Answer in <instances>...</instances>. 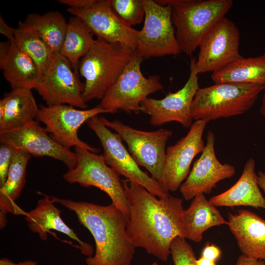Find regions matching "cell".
<instances>
[{
	"instance_id": "cell-1",
	"label": "cell",
	"mask_w": 265,
	"mask_h": 265,
	"mask_svg": "<svg viewBox=\"0 0 265 265\" xmlns=\"http://www.w3.org/2000/svg\"><path fill=\"white\" fill-rule=\"evenodd\" d=\"M122 181L129 209L127 231L132 243L166 261L173 240L184 238L183 199L170 195L158 198L136 182Z\"/></svg>"
},
{
	"instance_id": "cell-2",
	"label": "cell",
	"mask_w": 265,
	"mask_h": 265,
	"mask_svg": "<svg viewBox=\"0 0 265 265\" xmlns=\"http://www.w3.org/2000/svg\"><path fill=\"white\" fill-rule=\"evenodd\" d=\"M73 212L91 234L95 243L93 255L87 257L86 265H130L135 248L127 231V221L113 204L100 205L84 201L51 196Z\"/></svg>"
},
{
	"instance_id": "cell-3",
	"label": "cell",
	"mask_w": 265,
	"mask_h": 265,
	"mask_svg": "<svg viewBox=\"0 0 265 265\" xmlns=\"http://www.w3.org/2000/svg\"><path fill=\"white\" fill-rule=\"evenodd\" d=\"M171 8V18L181 52L191 55L233 6L232 0H159Z\"/></svg>"
},
{
	"instance_id": "cell-4",
	"label": "cell",
	"mask_w": 265,
	"mask_h": 265,
	"mask_svg": "<svg viewBox=\"0 0 265 265\" xmlns=\"http://www.w3.org/2000/svg\"><path fill=\"white\" fill-rule=\"evenodd\" d=\"M135 52L120 43L95 39L79 66V72L85 80L83 96L86 103L103 98Z\"/></svg>"
},
{
	"instance_id": "cell-5",
	"label": "cell",
	"mask_w": 265,
	"mask_h": 265,
	"mask_svg": "<svg viewBox=\"0 0 265 265\" xmlns=\"http://www.w3.org/2000/svg\"><path fill=\"white\" fill-rule=\"evenodd\" d=\"M265 85L218 83L196 91L191 105L193 120L207 123L239 115L254 105Z\"/></svg>"
},
{
	"instance_id": "cell-6",
	"label": "cell",
	"mask_w": 265,
	"mask_h": 265,
	"mask_svg": "<svg viewBox=\"0 0 265 265\" xmlns=\"http://www.w3.org/2000/svg\"><path fill=\"white\" fill-rule=\"evenodd\" d=\"M100 118L106 127L114 130L125 142L137 164L146 168L168 192L164 179L165 146L172 132L162 128L154 131H141L117 120L110 121L103 116Z\"/></svg>"
},
{
	"instance_id": "cell-7",
	"label": "cell",
	"mask_w": 265,
	"mask_h": 265,
	"mask_svg": "<svg viewBox=\"0 0 265 265\" xmlns=\"http://www.w3.org/2000/svg\"><path fill=\"white\" fill-rule=\"evenodd\" d=\"M143 58L135 52L123 72L99 105L107 113L119 110L138 114L141 103L148 96L163 88L158 75L146 78L140 65Z\"/></svg>"
},
{
	"instance_id": "cell-8",
	"label": "cell",
	"mask_w": 265,
	"mask_h": 265,
	"mask_svg": "<svg viewBox=\"0 0 265 265\" xmlns=\"http://www.w3.org/2000/svg\"><path fill=\"white\" fill-rule=\"evenodd\" d=\"M75 152L77 165L63 175L64 179L70 184L94 186L106 193L111 203L123 212L128 222L129 209L120 175L107 164L103 155L80 147H76Z\"/></svg>"
},
{
	"instance_id": "cell-9",
	"label": "cell",
	"mask_w": 265,
	"mask_h": 265,
	"mask_svg": "<svg viewBox=\"0 0 265 265\" xmlns=\"http://www.w3.org/2000/svg\"><path fill=\"white\" fill-rule=\"evenodd\" d=\"M144 26L138 30L135 52L143 59L177 55L181 51L171 18V8L156 0H144Z\"/></svg>"
},
{
	"instance_id": "cell-10",
	"label": "cell",
	"mask_w": 265,
	"mask_h": 265,
	"mask_svg": "<svg viewBox=\"0 0 265 265\" xmlns=\"http://www.w3.org/2000/svg\"><path fill=\"white\" fill-rule=\"evenodd\" d=\"M86 123L101 143L106 163L119 175L140 185L158 198L169 195L156 180L140 168L124 145L120 135L106 127L99 115L92 117Z\"/></svg>"
},
{
	"instance_id": "cell-11",
	"label": "cell",
	"mask_w": 265,
	"mask_h": 265,
	"mask_svg": "<svg viewBox=\"0 0 265 265\" xmlns=\"http://www.w3.org/2000/svg\"><path fill=\"white\" fill-rule=\"evenodd\" d=\"M35 90L48 106L68 105L80 109L87 107L83 96L84 84L69 61L59 53H54Z\"/></svg>"
},
{
	"instance_id": "cell-12",
	"label": "cell",
	"mask_w": 265,
	"mask_h": 265,
	"mask_svg": "<svg viewBox=\"0 0 265 265\" xmlns=\"http://www.w3.org/2000/svg\"><path fill=\"white\" fill-rule=\"evenodd\" d=\"M105 113L107 112L99 105L90 109H78L68 105L46 106L40 107L36 120L45 125L51 136L62 146L80 147L96 153L99 149L80 140L78 131L89 119Z\"/></svg>"
},
{
	"instance_id": "cell-13",
	"label": "cell",
	"mask_w": 265,
	"mask_h": 265,
	"mask_svg": "<svg viewBox=\"0 0 265 265\" xmlns=\"http://www.w3.org/2000/svg\"><path fill=\"white\" fill-rule=\"evenodd\" d=\"M196 58H191L190 74L184 86L175 92H169L162 99L147 98L141 103V111L150 116V122L159 126L177 122L189 128L192 124L191 105L199 87L198 74L195 69Z\"/></svg>"
},
{
	"instance_id": "cell-14",
	"label": "cell",
	"mask_w": 265,
	"mask_h": 265,
	"mask_svg": "<svg viewBox=\"0 0 265 265\" xmlns=\"http://www.w3.org/2000/svg\"><path fill=\"white\" fill-rule=\"evenodd\" d=\"M239 40V31L235 23L226 17L223 18L199 46L195 62L197 74L212 73L241 57Z\"/></svg>"
},
{
	"instance_id": "cell-15",
	"label": "cell",
	"mask_w": 265,
	"mask_h": 265,
	"mask_svg": "<svg viewBox=\"0 0 265 265\" xmlns=\"http://www.w3.org/2000/svg\"><path fill=\"white\" fill-rule=\"evenodd\" d=\"M39 121L33 120L15 129L0 132V142L35 157H48L62 161L68 170L75 167L77 157L75 152L67 149L48 134Z\"/></svg>"
},
{
	"instance_id": "cell-16",
	"label": "cell",
	"mask_w": 265,
	"mask_h": 265,
	"mask_svg": "<svg viewBox=\"0 0 265 265\" xmlns=\"http://www.w3.org/2000/svg\"><path fill=\"white\" fill-rule=\"evenodd\" d=\"M67 11L81 19L97 38L123 44L135 51L138 30L122 20L111 7L109 0H94L85 7H68Z\"/></svg>"
},
{
	"instance_id": "cell-17",
	"label": "cell",
	"mask_w": 265,
	"mask_h": 265,
	"mask_svg": "<svg viewBox=\"0 0 265 265\" xmlns=\"http://www.w3.org/2000/svg\"><path fill=\"white\" fill-rule=\"evenodd\" d=\"M215 140L214 133L209 131L204 150L179 188L186 201L200 194L210 193L219 182L232 177L236 173L233 165L218 160L215 152Z\"/></svg>"
},
{
	"instance_id": "cell-18",
	"label": "cell",
	"mask_w": 265,
	"mask_h": 265,
	"mask_svg": "<svg viewBox=\"0 0 265 265\" xmlns=\"http://www.w3.org/2000/svg\"><path fill=\"white\" fill-rule=\"evenodd\" d=\"M207 123L195 120L185 136L166 149L164 179L168 191L180 188L190 172L193 159L204 150L203 135Z\"/></svg>"
},
{
	"instance_id": "cell-19",
	"label": "cell",
	"mask_w": 265,
	"mask_h": 265,
	"mask_svg": "<svg viewBox=\"0 0 265 265\" xmlns=\"http://www.w3.org/2000/svg\"><path fill=\"white\" fill-rule=\"evenodd\" d=\"M0 68L12 89H35L42 76L35 62L13 39L0 43Z\"/></svg>"
},
{
	"instance_id": "cell-20",
	"label": "cell",
	"mask_w": 265,
	"mask_h": 265,
	"mask_svg": "<svg viewBox=\"0 0 265 265\" xmlns=\"http://www.w3.org/2000/svg\"><path fill=\"white\" fill-rule=\"evenodd\" d=\"M243 255L265 260V220L255 213L240 209L229 213L227 224Z\"/></svg>"
},
{
	"instance_id": "cell-21",
	"label": "cell",
	"mask_w": 265,
	"mask_h": 265,
	"mask_svg": "<svg viewBox=\"0 0 265 265\" xmlns=\"http://www.w3.org/2000/svg\"><path fill=\"white\" fill-rule=\"evenodd\" d=\"M40 199L36 207L28 212H26L25 220L28 227L33 233L38 234L41 239H47V233L53 230L61 233L79 244V249L84 255L91 256L93 253L92 246L88 243L81 240L61 217V211L54 205L55 202L51 196L44 195Z\"/></svg>"
},
{
	"instance_id": "cell-22",
	"label": "cell",
	"mask_w": 265,
	"mask_h": 265,
	"mask_svg": "<svg viewBox=\"0 0 265 265\" xmlns=\"http://www.w3.org/2000/svg\"><path fill=\"white\" fill-rule=\"evenodd\" d=\"M255 166V159L250 158L237 182L225 191L211 197L210 202L216 207L243 206L265 210V198L258 184Z\"/></svg>"
},
{
	"instance_id": "cell-23",
	"label": "cell",
	"mask_w": 265,
	"mask_h": 265,
	"mask_svg": "<svg viewBox=\"0 0 265 265\" xmlns=\"http://www.w3.org/2000/svg\"><path fill=\"white\" fill-rule=\"evenodd\" d=\"M39 109L31 89H12L0 100V132L17 129L36 120Z\"/></svg>"
},
{
	"instance_id": "cell-24",
	"label": "cell",
	"mask_w": 265,
	"mask_h": 265,
	"mask_svg": "<svg viewBox=\"0 0 265 265\" xmlns=\"http://www.w3.org/2000/svg\"><path fill=\"white\" fill-rule=\"evenodd\" d=\"M31 155L17 150L15 154L4 185L0 187V227L3 229L7 223V214H25L16 205L26 183V170Z\"/></svg>"
},
{
	"instance_id": "cell-25",
	"label": "cell",
	"mask_w": 265,
	"mask_h": 265,
	"mask_svg": "<svg viewBox=\"0 0 265 265\" xmlns=\"http://www.w3.org/2000/svg\"><path fill=\"white\" fill-rule=\"evenodd\" d=\"M183 222L184 238L195 242H200L203 233L209 229L227 224V221L204 194L192 199L189 207L184 210Z\"/></svg>"
},
{
	"instance_id": "cell-26",
	"label": "cell",
	"mask_w": 265,
	"mask_h": 265,
	"mask_svg": "<svg viewBox=\"0 0 265 265\" xmlns=\"http://www.w3.org/2000/svg\"><path fill=\"white\" fill-rule=\"evenodd\" d=\"M214 83H233L265 86V53L262 55L241 56L211 75Z\"/></svg>"
},
{
	"instance_id": "cell-27",
	"label": "cell",
	"mask_w": 265,
	"mask_h": 265,
	"mask_svg": "<svg viewBox=\"0 0 265 265\" xmlns=\"http://www.w3.org/2000/svg\"><path fill=\"white\" fill-rule=\"evenodd\" d=\"M23 23L42 39L54 53L59 52L68 23L61 13L52 11L43 14H30Z\"/></svg>"
},
{
	"instance_id": "cell-28",
	"label": "cell",
	"mask_w": 265,
	"mask_h": 265,
	"mask_svg": "<svg viewBox=\"0 0 265 265\" xmlns=\"http://www.w3.org/2000/svg\"><path fill=\"white\" fill-rule=\"evenodd\" d=\"M93 35L79 18L74 16L70 18L59 53L69 61L78 75L80 61L91 48L95 40Z\"/></svg>"
},
{
	"instance_id": "cell-29",
	"label": "cell",
	"mask_w": 265,
	"mask_h": 265,
	"mask_svg": "<svg viewBox=\"0 0 265 265\" xmlns=\"http://www.w3.org/2000/svg\"><path fill=\"white\" fill-rule=\"evenodd\" d=\"M13 40L33 60L42 74L47 70L55 53L22 21H20L18 27L15 28Z\"/></svg>"
},
{
	"instance_id": "cell-30",
	"label": "cell",
	"mask_w": 265,
	"mask_h": 265,
	"mask_svg": "<svg viewBox=\"0 0 265 265\" xmlns=\"http://www.w3.org/2000/svg\"><path fill=\"white\" fill-rule=\"evenodd\" d=\"M109 2L117 15L130 27L140 24L144 18V0H109Z\"/></svg>"
},
{
	"instance_id": "cell-31",
	"label": "cell",
	"mask_w": 265,
	"mask_h": 265,
	"mask_svg": "<svg viewBox=\"0 0 265 265\" xmlns=\"http://www.w3.org/2000/svg\"><path fill=\"white\" fill-rule=\"evenodd\" d=\"M170 255L174 265H197L194 251L185 238L178 237L173 240Z\"/></svg>"
},
{
	"instance_id": "cell-32",
	"label": "cell",
	"mask_w": 265,
	"mask_h": 265,
	"mask_svg": "<svg viewBox=\"0 0 265 265\" xmlns=\"http://www.w3.org/2000/svg\"><path fill=\"white\" fill-rule=\"evenodd\" d=\"M18 149L11 145L0 143V187L6 180L9 168Z\"/></svg>"
},
{
	"instance_id": "cell-33",
	"label": "cell",
	"mask_w": 265,
	"mask_h": 265,
	"mask_svg": "<svg viewBox=\"0 0 265 265\" xmlns=\"http://www.w3.org/2000/svg\"><path fill=\"white\" fill-rule=\"evenodd\" d=\"M221 255L220 249L215 245L207 244L202 252V257L216 262Z\"/></svg>"
},
{
	"instance_id": "cell-34",
	"label": "cell",
	"mask_w": 265,
	"mask_h": 265,
	"mask_svg": "<svg viewBox=\"0 0 265 265\" xmlns=\"http://www.w3.org/2000/svg\"><path fill=\"white\" fill-rule=\"evenodd\" d=\"M94 0H59L58 1L69 8H82L85 7L93 2Z\"/></svg>"
},
{
	"instance_id": "cell-35",
	"label": "cell",
	"mask_w": 265,
	"mask_h": 265,
	"mask_svg": "<svg viewBox=\"0 0 265 265\" xmlns=\"http://www.w3.org/2000/svg\"><path fill=\"white\" fill-rule=\"evenodd\" d=\"M15 28L8 26L5 22L3 18L0 17V33L7 37V40L13 39Z\"/></svg>"
},
{
	"instance_id": "cell-36",
	"label": "cell",
	"mask_w": 265,
	"mask_h": 265,
	"mask_svg": "<svg viewBox=\"0 0 265 265\" xmlns=\"http://www.w3.org/2000/svg\"><path fill=\"white\" fill-rule=\"evenodd\" d=\"M236 265H265V263L264 261L254 259L242 254L238 258Z\"/></svg>"
},
{
	"instance_id": "cell-37",
	"label": "cell",
	"mask_w": 265,
	"mask_h": 265,
	"mask_svg": "<svg viewBox=\"0 0 265 265\" xmlns=\"http://www.w3.org/2000/svg\"><path fill=\"white\" fill-rule=\"evenodd\" d=\"M0 265H37V263L30 260L16 263L7 258H2L0 260Z\"/></svg>"
},
{
	"instance_id": "cell-38",
	"label": "cell",
	"mask_w": 265,
	"mask_h": 265,
	"mask_svg": "<svg viewBox=\"0 0 265 265\" xmlns=\"http://www.w3.org/2000/svg\"><path fill=\"white\" fill-rule=\"evenodd\" d=\"M257 182L259 186L265 193V173L259 171L257 174Z\"/></svg>"
},
{
	"instance_id": "cell-39",
	"label": "cell",
	"mask_w": 265,
	"mask_h": 265,
	"mask_svg": "<svg viewBox=\"0 0 265 265\" xmlns=\"http://www.w3.org/2000/svg\"><path fill=\"white\" fill-rule=\"evenodd\" d=\"M215 262L202 256L196 260L197 265H216Z\"/></svg>"
},
{
	"instance_id": "cell-40",
	"label": "cell",
	"mask_w": 265,
	"mask_h": 265,
	"mask_svg": "<svg viewBox=\"0 0 265 265\" xmlns=\"http://www.w3.org/2000/svg\"><path fill=\"white\" fill-rule=\"evenodd\" d=\"M264 91V94L262 100V104L260 108V112L262 115L265 116V88Z\"/></svg>"
},
{
	"instance_id": "cell-41",
	"label": "cell",
	"mask_w": 265,
	"mask_h": 265,
	"mask_svg": "<svg viewBox=\"0 0 265 265\" xmlns=\"http://www.w3.org/2000/svg\"><path fill=\"white\" fill-rule=\"evenodd\" d=\"M149 265H159V264L157 262H154L153 263Z\"/></svg>"
}]
</instances>
